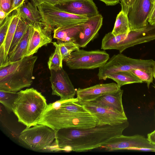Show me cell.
Wrapping results in <instances>:
<instances>
[{"label":"cell","mask_w":155,"mask_h":155,"mask_svg":"<svg viewBox=\"0 0 155 155\" xmlns=\"http://www.w3.org/2000/svg\"><path fill=\"white\" fill-rule=\"evenodd\" d=\"M31 25V32L26 57L33 55L41 47L51 42L54 30L49 25L42 21Z\"/></svg>","instance_id":"12"},{"label":"cell","mask_w":155,"mask_h":155,"mask_svg":"<svg viewBox=\"0 0 155 155\" xmlns=\"http://www.w3.org/2000/svg\"><path fill=\"white\" fill-rule=\"evenodd\" d=\"M8 15L0 27V46L4 43L14 12Z\"/></svg>","instance_id":"30"},{"label":"cell","mask_w":155,"mask_h":155,"mask_svg":"<svg viewBox=\"0 0 155 155\" xmlns=\"http://www.w3.org/2000/svg\"><path fill=\"white\" fill-rule=\"evenodd\" d=\"M130 31L127 15L121 11L117 15L112 33L114 36L128 34Z\"/></svg>","instance_id":"23"},{"label":"cell","mask_w":155,"mask_h":155,"mask_svg":"<svg viewBox=\"0 0 155 155\" xmlns=\"http://www.w3.org/2000/svg\"><path fill=\"white\" fill-rule=\"evenodd\" d=\"M63 61H65L74 51H78L80 48L77 43L73 42H66L58 43Z\"/></svg>","instance_id":"29"},{"label":"cell","mask_w":155,"mask_h":155,"mask_svg":"<svg viewBox=\"0 0 155 155\" xmlns=\"http://www.w3.org/2000/svg\"><path fill=\"white\" fill-rule=\"evenodd\" d=\"M18 96V92L0 90V102L9 113L13 112L14 102Z\"/></svg>","instance_id":"28"},{"label":"cell","mask_w":155,"mask_h":155,"mask_svg":"<svg viewBox=\"0 0 155 155\" xmlns=\"http://www.w3.org/2000/svg\"><path fill=\"white\" fill-rule=\"evenodd\" d=\"M31 30V26L30 24L26 33L19 42L13 52L8 56L10 62H14L26 57Z\"/></svg>","instance_id":"21"},{"label":"cell","mask_w":155,"mask_h":155,"mask_svg":"<svg viewBox=\"0 0 155 155\" xmlns=\"http://www.w3.org/2000/svg\"><path fill=\"white\" fill-rule=\"evenodd\" d=\"M45 97L33 88L21 90L13 106L18 121L30 127L38 124L47 106Z\"/></svg>","instance_id":"3"},{"label":"cell","mask_w":155,"mask_h":155,"mask_svg":"<svg viewBox=\"0 0 155 155\" xmlns=\"http://www.w3.org/2000/svg\"><path fill=\"white\" fill-rule=\"evenodd\" d=\"M122 0H120V2L122 1Z\"/></svg>","instance_id":"43"},{"label":"cell","mask_w":155,"mask_h":155,"mask_svg":"<svg viewBox=\"0 0 155 155\" xmlns=\"http://www.w3.org/2000/svg\"><path fill=\"white\" fill-rule=\"evenodd\" d=\"M128 120L119 125H97L86 129L65 128L56 131L58 151L84 152L101 147L110 139L122 135Z\"/></svg>","instance_id":"1"},{"label":"cell","mask_w":155,"mask_h":155,"mask_svg":"<svg viewBox=\"0 0 155 155\" xmlns=\"http://www.w3.org/2000/svg\"><path fill=\"white\" fill-rule=\"evenodd\" d=\"M155 64V61L153 59H134L120 53L114 55L99 68L97 76L99 80H106L107 76L110 74L136 68H153Z\"/></svg>","instance_id":"6"},{"label":"cell","mask_w":155,"mask_h":155,"mask_svg":"<svg viewBox=\"0 0 155 155\" xmlns=\"http://www.w3.org/2000/svg\"><path fill=\"white\" fill-rule=\"evenodd\" d=\"M123 90L105 94L94 100L86 102L109 108L117 112L125 114L122 102ZM85 103V102H84Z\"/></svg>","instance_id":"18"},{"label":"cell","mask_w":155,"mask_h":155,"mask_svg":"<svg viewBox=\"0 0 155 155\" xmlns=\"http://www.w3.org/2000/svg\"><path fill=\"white\" fill-rule=\"evenodd\" d=\"M135 0H122L120 2L121 11L127 15L128 12Z\"/></svg>","instance_id":"32"},{"label":"cell","mask_w":155,"mask_h":155,"mask_svg":"<svg viewBox=\"0 0 155 155\" xmlns=\"http://www.w3.org/2000/svg\"><path fill=\"white\" fill-rule=\"evenodd\" d=\"M153 0H135L127 16L130 31H137L147 26V20L153 5Z\"/></svg>","instance_id":"9"},{"label":"cell","mask_w":155,"mask_h":155,"mask_svg":"<svg viewBox=\"0 0 155 155\" xmlns=\"http://www.w3.org/2000/svg\"><path fill=\"white\" fill-rule=\"evenodd\" d=\"M7 13L0 8V23L1 25L6 17Z\"/></svg>","instance_id":"39"},{"label":"cell","mask_w":155,"mask_h":155,"mask_svg":"<svg viewBox=\"0 0 155 155\" xmlns=\"http://www.w3.org/2000/svg\"><path fill=\"white\" fill-rule=\"evenodd\" d=\"M59 0L60 1L62 2H64L69 1L72 0Z\"/></svg>","instance_id":"41"},{"label":"cell","mask_w":155,"mask_h":155,"mask_svg":"<svg viewBox=\"0 0 155 155\" xmlns=\"http://www.w3.org/2000/svg\"><path fill=\"white\" fill-rule=\"evenodd\" d=\"M107 78L110 79L115 81L120 87L126 84L143 83L130 71H121L110 74L107 76Z\"/></svg>","instance_id":"22"},{"label":"cell","mask_w":155,"mask_h":155,"mask_svg":"<svg viewBox=\"0 0 155 155\" xmlns=\"http://www.w3.org/2000/svg\"><path fill=\"white\" fill-rule=\"evenodd\" d=\"M130 71L143 82L146 83L149 88L154 78L153 68H136Z\"/></svg>","instance_id":"27"},{"label":"cell","mask_w":155,"mask_h":155,"mask_svg":"<svg viewBox=\"0 0 155 155\" xmlns=\"http://www.w3.org/2000/svg\"><path fill=\"white\" fill-rule=\"evenodd\" d=\"M16 10L20 18L29 24L42 21V18L37 7L32 2H25Z\"/></svg>","instance_id":"20"},{"label":"cell","mask_w":155,"mask_h":155,"mask_svg":"<svg viewBox=\"0 0 155 155\" xmlns=\"http://www.w3.org/2000/svg\"><path fill=\"white\" fill-rule=\"evenodd\" d=\"M84 22L55 28L53 31V38L57 40L58 43L66 42L76 43L83 29Z\"/></svg>","instance_id":"19"},{"label":"cell","mask_w":155,"mask_h":155,"mask_svg":"<svg viewBox=\"0 0 155 155\" xmlns=\"http://www.w3.org/2000/svg\"><path fill=\"white\" fill-rule=\"evenodd\" d=\"M147 138L151 143L155 145V130L147 134Z\"/></svg>","instance_id":"38"},{"label":"cell","mask_w":155,"mask_h":155,"mask_svg":"<svg viewBox=\"0 0 155 155\" xmlns=\"http://www.w3.org/2000/svg\"><path fill=\"white\" fill-rule=\"evenodd\" d=\"M77 103L82 105L87 112L97 118L99 121L98 125H115L128 120L126 114L109 108L86 102Z\"/></svg>","instance_id":"14"},{"label":"cell","mask_w":155,"mask_h":155,"mask_svg":"<svg viewBox=\"0 0 155 155\" xmlns=\"http://www.w3.org/2000/svg\"><path fill=\"white\" fill-rule=\"evenodd\" d=\"M153 77L155 80V64L153 68Z\"/></svg>","instance_id":"40"},{"label":"cell","mask_w":155,"mask_h":155,"mask_svg":"<svg viewBox=\"0 0 155 155\" xmlns=\"http://www.w3.org/2000/svg\"><path fill=\"white\" fill-rule=\"evenodd\" d=\"M32 2L36 6L43 3L55 5L62 2L59 0H31Z\"/></svg>","instance_id":"35"},{"label":"cell","mask_w":155,"mask_h":155,"mask_svg":"<svg viewBox=\"0 0 155 155\" xmlns=\"http://www.w3.org/2000/svg\"><path fill=\"white\" fill-rule=\"evenodd\" d=\"M23 147L35 151H57L56 132L49 127L38 124L26 128L18 137Z\"/></svg>","instance_id":"5"},{"label":"cell","mask_w":155,"mask_h":155,"mask_svg":"<svg viewBox=\"0 0 155 155\" xmlns=\"http://www.w3.org/2000/svg\"><path fill=\"white\" fill-rule=\"evenodd\" d=\"M13 0H0V8L7 13L11 8Z\"/></svg>","instance_id":"34"},{"label":"cell","mask_w":155,"mask_h":155,"mask_svg":"<svg viewBox=\"0 0 155 155\" xmlns=\"http://www.w3.org/2000/svg\"><path fill=\"white\" fill-rule=\"evenodd\" d=\"M147 21L150 25H155V1L153 2V5Z\"/></svg>","instance_id":"36"},{"label":"cell","mask_w":155,"mask_h":155,"mask_svg":"<svg viewBox=\"0 0 155 155\" xmlns=\"http://www.w3.org/2000/svg\"><path fill=\"white\" fill-rule=\"evenodd\" d=\"M103 17L99 13L89 18L84 26L77 43L80 48H84L97 35L103 24Z\"/></svg>","instance_id":"17"},{"label":"cell","mask_w":155,"mask_h":155,"mask_svg":"<svg viewBox=\"0 0 155 155\" xmlns=\"http://www.w3.org/2000/svg\"><path fill=\"white\" fill-rule=\"evenodd\" d=\"M42 18L41 21L54 29L68 25L83 23L89 18L64 12L55 5L43 3L37 6Z\"/></svg>","instance_id":"7"},{"label":"cell","mask_w":155,"mask_h":155,"mask_svg":"<svg viewBox=\"0 0 155 155\" xmlns=\"http://www.w3.org/2000/svg\"><path fill=\"white\" fill-rule=\"evenodd\" d=\"M50 74L52 94L60 97L61 101L74 98L76 91L63 68L57 70H51Z\"/></svg>","instance_id":"10"},{"label":"cell","mask_w":155,"mask_h":155,"mask_svg":"<svg viewBox=\"0 0 155 155\" xmlns=\"http://www.w3.org/2000/svg\"><path fill=\"white\" fill-rule=\"evenodd\" d=\"M20 17L17 12L14 13L3 44L6 55L8 57L9 51Z\"/></svg>","instance_id":"26"},{"label":"cell","mask_w":155,"mask_h":155,"mask_svg":"<svg viewBox=\"0 0 155 155\" xmlns=\"http://www.w3.org/2000/svg\"><path fill=\"white\" fill-rule=\"evenodd\" d=\"M55 5L64 12L89 18L99 14L93 0H72L63 2Z\"/></svg>","instance_id":"15"},{"label":"cell","mask_w":155,"mask_h":155,"mask_svg":"<svg viewBox=\"0 0 155 155\" xmlns=\"http://www.w3.org/2000/svg\"><path fill=\"white\" fill-rule=\"evenodd\" d=\"M155 1V0H153V2H154Z\"/></svg>","instance_id":"42"},{"label":"cell","mask_w":155,"mask_h":155,"mask_svg":"<svg viewBox=\"0 0 155 155\" xmlns=\"http://www.w3.org/2000/svg\"><path fill=\"white\" fill-rule=\"evenodd\" d=\"M9 57L6 55L5 45L2 44L0 46V68L4 67L11 64Z\"/></svg>","instance_id":"31"},{"label":"cell","mask_w":155,"mask_h":155,"mask_svg":"<svg viewBox=\"0 0 155 155\" xmlns=\"http://www.w3.org/2000/svg\"><path fill=\"white\" fill-rule=\"evenodd\" d=\"M154 40L155 25L149 24L140 30L130 31L123 39L114 45L112 49L118 50L121 53L128 48Z\"/></svg>","instance_id":"13"},{"label":"cell","mask_w":155,"mask_h":155,"mask_svg":"<svg viewBox=\"0 0 155 155\" xmlns=\"http://www.w3.org/2000/svg\"><path fill=\"white\" fill-rule=\"evenodd\" d=\"M25 0H13L11 9L6 14V16L21 7Z\"/></svg>","instance_id":"33"},{"label":"cell","mask_w":155,"mask_h":155,"mask_svg":"<svg viewBox=\"0 0 155 155\" xmlns=\"http://www.w3.org/2000/svg\"><path fill=\"white\" fill-rule=\"evenodd\" d=\"M104 2L107 6L115 5L120 2V0H99Z\"/></svg>","instance_id":"37"},{"label":"cell","mask_w":155,"mask_h":155,"mask_svg":"<svg viewBox=\"0 0 155 155\" xmlns=\"http://www.w3.org/2000/svg\"><path fill=\"white\" fill-rule=\"evenodd\" d=\"M109 58V54L104 50L79 49L72 52L65 61L71 69H93L103 66Z\"/></svg>","instance_id":"8"},{"label":"cell","mask_w":155,"mask_h":155,"mask_svg":"<svg viewBox=\"0 0 155 155\" xmlns=\"http://www.w3.org/2000/svg\"><path fill=\"white\" fill-rule=\"evenodd\" d=\"M55 48L54 52L50 56L48 65L49 69L57 70L63 68V59L60 46L57 42L53 43Z\"/></svg>","instance_id":"25"},{"label":"cell","mask_w":155,"mask_h":155,"mask_svg":"<svg viewBox=\"0 0 155 155\" xmlns=\"http://www.w3.org/2000/svg\"><path fill=\"white\" fill-rule=\"evenodd\" d=\"M95 117L88 112H75L61 107L58 101L48 104L46 110L38 124L44 125L55 132L65 128L86 129L98 125Z\"/></svg>","instance_id":"2"},{"label":"cell","mask_w":155,"mask_h":155,"mask_svg":"<svg viewBox=\"0 0 155 155\" xmlns=\"http://www.w3.org/2000/svg\"><path fill=\"white\" fill-rule=\"evenodd\" d=\"M100 148L108 151L130 150L134 148L155 150V145L151 143L147 138L141 135L136 134L126 136L122 135L110 139Z\"/></svg>","instance_id":"11"},{"label":"cell","mask_w":155,"mask_h":155,"mask_svg":"<svg viewBox=\"0 0 155 155\" xmlns=\"http://www.w3.org/2000/svg\"><path fill=\"white\" fill-rule=\"evenodd\" d=\"M30 25L25 21L20 18L10 47L8 56L13 52L19 42L26 33Z\"/></svg>","instance_id":"24"},{"label":"cell","mask_w":155,"mask_h":155,"mask_svg":"<svg viewBox=\"0 0 155 155\" xmlns=\"http://www.w3.org/2000/svg\"><path fill=\"white\" fill-rule=\"evenodd\" d=\"M120 89L114 83L98 84L84 88H79L76 91L78 101L76 102L81 103L91 101L102 95L117 91Z\"/></svg>","instance_id":"16"},{"label":"cell","mask_w":155,"mask_h":155,"mask_svg":"<svg viewBox=\"0 0 155 155\" xmlns=\"http://www.w3.org/2000/svg\"><path fill=\"white\" fill-rule=\"evenodd\" d=\"M37 57L31 55L0 68V90L17 92L29 87L34 79L33 71Z\"/></svg>","instance_id":"4"}]
</instances>
